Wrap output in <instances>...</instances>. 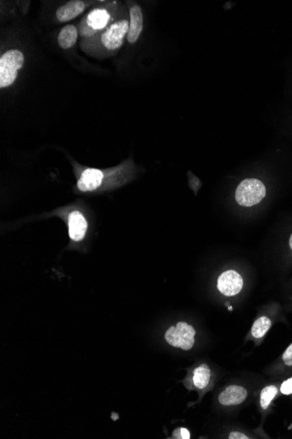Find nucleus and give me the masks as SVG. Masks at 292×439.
Returning <instances> with one entry per match:
<instances>
[{
    "instance_id": "obj_18",
    "label": "nucleus",
    "mask_w": 292,
    "mask_h": 439,
    "mask_svg": "<svg viewBox=\"0 0 292 439\" xmlns=\"http://www.w3.org/2000/svg\"><path fill=\"white\" fill-rule=\"evenodd\" d=\"M191 437L190 432L187 429L178 428L174 432V438L178 439H189Z\"/></svg>"
},
{
    "instance_id": "obj_14",
    "label": "nucleus",
    "mask_w": 292,
    "mask_h": 439,
    "mask_svg": "<svg viewBox=\"0 0 292 439\" xmlns=\"http://www.w3.org/2000/svg\"><path fill=\"white\" fill-rule=\"evenodd\" d=\"M78 32L79 31L75 25L65 26L58 36L59 46L64 49H71L77 42Z\"/></svg>"
},
{
    "instance_id": "obj_11",
    "label": "nucleus",
    "mask_w": 292,
    "mask_h": 439,
    "mask_svg": "<svg viewBox=\"0 0 292 439\" xmlns=\"http://www.w3.org/2000/svg\"><path fill=\"white\" fill-rule=\"evenodd\" d=\"M87 8L86 3L81 0H71L66 3L56 11V18L59 22H68L74 20L83 14Z\"/></svg>"
},
{
    "instance_id": "obj_9",
    "label": "nucleus",
    "mask_w": 292,
    "mask_h": 439,
    "mask_svg": "<svg viewBox=\"0 0 292 439\" xmlns=\"http://www.w3.org/2000/svg\"><path fill=\"white\" fill-rule=\"evenodd\" d=\"M105 174L100 169L87 168L81 173L77 181L78 190L81 192H90L101 186Z\"/></svg>"
},
{
    "instance_id": "obj_16",
    "label": "nucleus",
    "mask_w": 292,
    "mask_h": 439,
    "mask_svg": "<svg viewBox=\"0 0 292 439\" xmlns=\"http://www.w3.org/2000/svg\"><path fill=\"white\" fill-rule=\"evenodd\" d=\"M276 373H285L292 370V343L287 348V350L282 353L280 360H278V365L273 368Z\"/></svg>"
},
{
    "instance_id": "obj_12",
    "label": "nucleus",
    "mask_w": 292,
    "mask_h": 439,
    "mask_svg": "<svg viewBox=\"0 0 292 439\" xmlns=\"http://www.w3.org/2000/svg\"><path fill=\"white\" fill-rule=\"evenodd\" d=\"M88 224L85 218L79 212H73L68 218L69 237L74 241H80L85 236Z\"/></svg>"
},
{
    "instance_id": "obj_17",
    "label": "nucleus",
    "mask_w": 292,
    "mask_h": 439,
    "mask_svg": "<svg viewBox=\"0 0 292 439\" xmlns=\"http://www.w3.org/2000/svg\"><path fill=\"white\" fill-rule=\"evenodd\" d=\"M279 390L282 396L292 397V376L284 379L281 384H279Z\"/></svg>"
},
{
    "instance_id": "obj_1",
    "label": "nucleus",
    "mask_w": 292,
    "mask_h": 439,
    "mask_svg": "<svg viewBox=\"0 0 292 439\" xmlns=\"http://www.w3.org/2000/svg\"><path fill=\"white\" fill-rule=\"evenodd\" d=\"M130 27V21L124 18H117L111 25H109L103 32L96 34L92 38L84 40L81 46L84 45L89 52L112 53L118 51L127 38Z\"/></svg>"
},
{
    "instance_id": "obj_7",
    "label": "nucleus",
    "mask_w": 292,
    "mask_h": 439,
    "mask_svg": "<svg viewBox=\"0 0 292 439\" xmlns=\"http://www.w3.org/2000/svg\"><path fill=\"white\" fill-rule=\"evenodd\" d=\"M278 307L272 306L269 314L260 316L256 319L250 330L251 338L254 340L262 341L265 338L274 325L276 318H278Z\"/></svg>"
},
{
    "instance_id": "obj_5",
    "label": "nucleus",
    "mask_w": 292,
    "mask_h": 439,
    "mask_svg": "<svg viewBox=\"0 0 292 439\" xmlns=\"http://www.w3.org/2000/svg\"><path fill=\"white\" fill-rule=\"evenodd\" d=\"M196 331L193 326L187 323L180 322L176 326H171L165 331V338L170 346L188 351L193 348L196 343Z\"/></svg>"
},
{
    "instance_id": "obj_10",
    "label": "nucleus",
    "mask_w": 292,
    "mask_h": 439,
    "mask_svg": "<svg viewBox=\"0 0 292 439\" xmlns=\"http://www.w3.org/2000/svg\"><path fill=\"white\" fill-rule=\"evenodd\" d=\"M144 17L142 9L138 5H134L130 8V27L127 34L128 42L133 44L137 42L142 33Z\"/></svg>"
},
{
    "instance_id": "obj_2",
    "label": "nucleus",
    "mask_w": 292,
    "mask_h": 439,
    "mask_svg": "<svg viewBox=\"0 0 292 439\" xmlns=\"http://www.w3.org/2000/svg\"><path fill=\"white\" fill-rule=\"evenodd\" d=\"M117 9L109 6H98L91 10L83 18L79 25V33L81 38H92L96 34L103 32L107 27L117 20Z\"/></svg>"
},
{
    "instance_id": "obj_15",
    "label": "nucleus",
    "mask_w": 292,
    "mask_h": 439,
    "mask_svg": "<svg viewBox=\"0 0 292 439\" xmlns=\"http://www.w3.org/2000/svg\"><path fill=\"white\" fill-rule=\"evenodd\" d=\"M211 379V370L206 364H202L194 370L193 374V384L198 390H204L209 386Z\"/></svg>"
},
{
    "instance_id": "obj_13",
    "label": "nucleus",
    "mask_w": 292,
    "mask_h": 439,
    "mask_svg": "<svg viewBox=\"0 0 292 439\" xmlns=\"http://www.w3.org/2000/svg\"><path fill=\"white\" fill-rule=\"evenodd\" d=\"M280 394L278 384H268L262 388L259 394V406L263 412H269L274 401Z\"/></svg>"
},
{
    "instance_id": "obj_21",
    "label": "nucleus",
    "mask_w": 292,
    "mask_h": 439,
    "mask_svg": "<svg viewBox=\"0 0 292 439\" xmlns=\"http://www.w3.org/2000/svg\"><path fill=\"white\" fill-rule=\"evenodd\" d=\"M291 300H292V297H291Z\"/></svg>"
},
{
    "instance_id": "obj_8",
    "label": "nucleus",
    "mask_w": 292,
    "mask_h": 439,
    "mask_svg": "<svg viewBox=\"0 0 292 439\" xmlns=\"http://www.w3.org/2000/svg\"><path fill=\"white\" fill-rule=\"evenodd\" d=\"M246 388L241 385H230L219 394L220 404L224 407H234L244 403L248 397Z\"/></svg>"
},
{
    "instance_id": "obj_19",
    "label": "nucleus",
    "mask_w": 292,
    "mask_h": 439,
    "mask_svg": "<svg viewBox=\"0 0 292 439\" xmlns=\"http://www.w3.org/2000/svg\"><path fill=\"white\" fill-rule=\"evenodd\" d=\"M229 439H249L250 438V436L243 434V432L240 431H232L228 435Z\"/></svg>"
},
{
    "instance_id": "obj_6",
    "label": "nucleus",
    "mask_w": 292,
    "mask_h": 439,
    "mask_svg": "<svg viewBox=\"0 0 292 439\" xmlns=\"http://www.w3.org/2000/svg\"><path fill=\"white\" fill-rule=\"evenodd\" d=\"M243 284L241 275L233 269L222 273L217 279L219 292L225 297L237 296L243 290Z\"/></svg>"
},
{
    "instance_id": "obj_4",
    "label": "nucleus",
    "mask_w": 292,
    "mask_h": 439,
    "mask_svg": "<svg viewBox=\"0 0 292 439\" xmlns=\"http://www.w3.org/2000/svg\"><path fill=\"white\" fill-rule=\"evenodd\" d=\"M266 187L256 178H248L238 185L235 190V200L238 205L252 207L258 205L266 197Z\"/></svg>"
},
{
    "instance_id": "obj_20",
    "label": "nucleus",
    "mask_w": 292,
    "mask_h": 439,
    "mask_svg": "<svg viewBox=\"0 0 292 439\" xmlns=\"http://www.w3.org/2000/svg\"><path fill=\"white\" fill-rule=\"evenodd\" d=\"M288 244H289V249H290L292 253V233L290 235V238H289Z\"/></svg>"
},
{
    "instance_id": "obj_3",
    "label": "nucleus",
    "mask_w": 292,
    "mask_h": 439,
    "mask_svg": "<svg viewBox=\"0 0 292 439\" xmlns=\"http://www.w3.org/2000/svg\"><path fill=\"white\" fill-rule=\"evenodd\" d=\"M25 56L21 50H8L0 58V88L5 89L16 81L18 71L23 67Z\"/></svg>"
}]
</instances>
